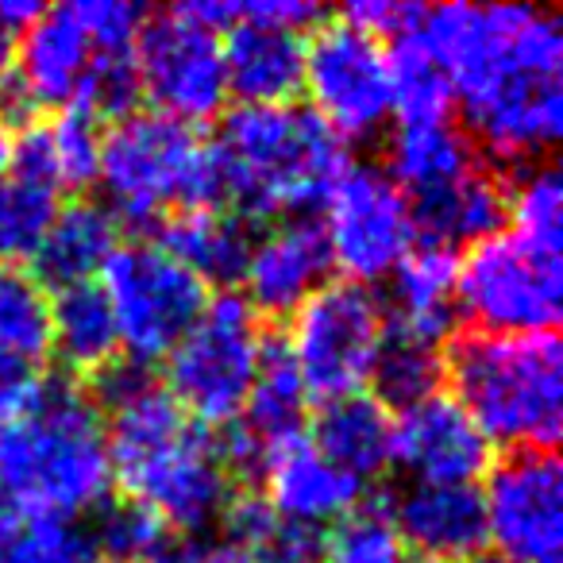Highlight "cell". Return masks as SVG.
<instances>
[{
	"label": "cell",
	"mask_w": 563,
	"mask_h": 563,
	"mask_svg": "<svg viewBox=\"0 0 563 563\" xmlns=\"http://www.w3.org/2000/svg\"><path fill=\"white\" fill-rule=\"evenodd\" d=\"M421 35L437 51L475 147L494 163H548L563 135V20L532 4H440Z\"/></svg>",
	"instance_id": "1"
},
{
	"label": "cell",
	"mask_w": 563,
	"mask_h": 563,
	"mask_svg": "<svg viewBox=\"0 0 563 563\" xmlns=\"http://www.w3.org/2000/svg\"><path fill=\"white\" fill-rule=\"evenodd\" d=\"M212 155V205L240 220L306 217L329 201L340 174L352 166L344 143L313 109L274 104L235 109L220 124Z\"/></svg>",
	"instance_id": "2"
},
{
	"label": "cell",
	"mask_w": 563,
	"mask_h": 563,
	"mask_svg": "<svg viewBox=\"0 0 563 563\" xmlns=\"http://www.w3.org/2000/svg\"><path fill=\"white\" fill-rule=\"evenodd\" d=\"M109 486L101 409L70 375L43 378L32 413L0 429V509L27 521H74L97 514Z\"/></svg>",
	"instance_id": "3"
},
{
	"label": "cell",
	"mask_w": 563,
	"mask_h": 563,
	"mask_svg": "<svg viewBox=\"0 0 563 563\" xmlns=\"http://www.w3.org/2000/svg\"><path fill=\"white\" fill-rule=\"evenodd\" d=\"M444 378L490 448L555 452L563 424V355L555 332H460L444 347Z\"/></svg>",
	"instance_id": "4"
},
{
	"label": "cell",
	"mask_w": 563,
	"mask_h": 563,
	"mask_svg": "<svg viewBox=\"0 0 563 563\" xmlns=\"http://www.w3.org/2000/svg\"><path fill=\"white\" fill-rule=\"evenodd\" d=\"M97 181L109 197L112 220L135 228L163 224L178 209L212 205L209 143L197 128L163 112H132L104 132Z\"/></svg>",
	"instance_id": "5"
},
{
	"label": "cell",
	"mask_w": 563,
	"mask_h": 563,
	"mask_svg": "<svg viewBox=\"0 0 563 563\" xmlns=\"http://www.w3.org/2000/svg\"><path fill=\"white\" fill-rule=\"evenodd\" d=\"M563 247L498 232L455 266V317L486 336L555 332L563 294Z\"/></svg>",
	"instance_id": "6"
},
{
	"label": "cell",
	"mask_w": 563,
	"mask_h": 563,
	"mask_svg": "<svg viewBox=\"0 0 563 563\" xmlns=\"http://www.w3.org/2000/svg\"><path fill=\"white\" fill-rule=\"evenodd\" d=\"M266 332L258 313L235 294L209 298L205 313L166 355V394L205 429L240 421L258 378Z\"/></svg>",
	"instance_id": "7"
},
{
	"label": "cell",
	"mask_w": 563,
	"mask_h": 563,
	"mask_svg": "<svg viewBox=\"0 0 563 563\" xmlns=\"http://www.w3.org/2000/svg\"><path fill=\"white\" fill-rule=\"evenodd\" d=\"M117 317L120 352L151 367L166 360L209 306V286L158 243H120L97 282Z\"/></svg>",
	"instance_id": "8"
},
{
	"label": "cell",
	"mask_w": 563,
	"mask_h": 563,
	"mask_svg": "<svg viewBox=\"0 0 563 563\" xmlns=\"http://www.w3.org/2000/svg\"><path fill=\"white\" fill-rule=\"evenodd\" d=\"M309 398L360 394L386 344V306L355 282H329L294 313L282 340Z\"/></svg>",
	"instance_id": "9"
},
{
	"label": "cell",
	"mask_w": 563,
	"mask_h": 563,
	"mask_svg": "<svg viewBox=\"0 0 563 563\" xmlns=\"http://www.w3.org/2000/svg\"><path fill=\"white\" fill-rule=\"evenodd\" d=\"M301 89L313 112L340 143H367L386 128L390 112V66L378 40L363 35L347 20L317 24L306 43Z\"/></svg>",
	"instance_id": "10"
},
{
	"label": "cell",
	"mask_w": 563,
	"mask_h": 563,
	"mask_svg": "<svg viewBox=\"0 0 563 563\" xmlns=\"http://www.w3.org/2000/svg\"><path fill=\"white\" fill-rule=\"evenodd\" d=\"M324 240L332 251V266L347 274L344 282L390 278L394 266L417 247V224L409 197L386 178L378 166L352 163L324 201Z\"/></svg>",
	"instance_id": "11"
},
{
	"label": "cell",
	"mask_w": 563,
	"mask_h": 563,
	"mask_svg": "<svg viewBox=\"0 0 563 563\" xmlns=\"http://www.w3.org/2000/svg\"><path fill=\"white\" fill-rule=\"evenodd\" d=\"M135 74H140V97L155 101L163 117L194 128L224 112V43L181 9L151 16L143 24L135 43Z\"/></svg>",
	"instance_id": "12"
},
{
	"label": "cell",
	"mask_w": 563,
	"mask_h": 563,
	"mask_svg": "<svg viewBox=\"0 0 563 563\" xmlns=\"http://www.w3.org/2000/svg\"><path fill=\"white\" fill-rule=\"evenodd\" d=\"M486 537L506 563H560L563 475L555 452H506L483 490Z\"/></svg>",
	"instance_id": "13"
},
{
	"label": "cell",
	"mask_w": 563,
	"mask_h": 563,
	"mask_svg": "<svg viewBox=\"0 0 563 563\" xmlns=\"http://www.w3.org/2000/svg\"><path fill=\"white\" fill-rule=\"evenodd\" d=\"M128 498L143 501L151 514L163 517L170 532H201L220 521L235 494V478L220 455L217 432L189 424L178 440L117 475Z\"/></svg>",
	"instance_id": "14"
},
{
	"label": "cell",
	"mask_w": 563,
	"mask_h": 563,
	"mask_svg": "<svg viewBox=\"0 0 563 563\" xmlns=\"http://www.w3.org/2000/svg\"><path fill=\"white\" fill-rule=\"evenodd\" d=\"M394 463L406 467L413 483L475 486V478L490 471L494 452L452 394H432L394 417Z\"/></svg>",
	"instance_id": "15"
},
{
	"label": "cell",
	"mask_w": 563,
	"mask_h": 563,
	"mask_svg": "<svg viewBox=\"0 0 563 563\" xmlns=\"http://www.w3.org/2000/svg\"><path fill=\"white\" fill-rule=\"evenodd\" d=\"M329 274L332 251L321 220L286 217L251 243L243 301L258 317H294L321 286H329Z\"/></svg>",
	"instance_id": "16"
},
{
	"label": "cell",
	"mask_w": 563,
	"mask_h": 563,
	"mask_svg": "<svg viewBox=\"0 0 563 563\" xmlns=\"http://www.w3.org/2000/svg\"><path fill=\"white\" fill-rule=\"evenodd\" d=\"M390 525L417 560L467 563L486 548V506L478 486L409 483L390 501Z\"/></svg>",
	"instance_id": "17"
},
{
	"label": "cell",
	"mask_w": 563,
	"mask_h": 563,
	"mask_svg": "<svg viewBox=\"0 0 563 563\" xmlns=\"http://www.w3.org/2000/svg\"><path fill=\"white\" fill-rule=\"evenodd\" d=\"M263 478L271 509L290 525L321 529L329 521H344L363 506V483L347 471L332 467L309 437L286 440L271 448L263 460Z\"/></svg>",
	"instance_id": "18"
},
{
	"label": "cell",
	"mask_w": 563,
	"mask_h": 563,
	"mask_svg": "<svg viewBox=\"0 0 563 563\" xmlns=\"http://www.w3.org/2000/svg\"><path fill=\"white\" fill-rule=\"evenodd\" d=\"M97 51L81 27L74 4L47 9L24 35L16 51V78L20 93L27 97L35 112L40 109H70L93 66Z\"/></svg>",
	"instance_id": "19"
},
{
	"label": "cell",
	"mask_w": 563,
	"mask_h": 563,
	"mask_svg": "<svg viewBox=\"0 0 563 563\" xmlns=\"http://www.w3.org/2000/svg\"><path fill=\"white\" fill-rule=\"evenodd\" d=\"M224 43L228 97H240L243 109L294 104L306 78V40L298 32L271 24H232Z\"/></svg>",
	"instance_id": "20"
},
{
	"label": "cell",
	"mask_w": 563,
	"mask_h": 563,
	"mask_svg": "<svg viewBox=\"0 0 563 563\" xmlns=\"http://www.w3.org/2000/svg\"><path fill=\"white\" fill-rule=\"evenodd\" d=\"M413 224L432 247H475L490 235L506 232L509 220V178L501 166L478 163L452 186L429 197H417Z\"/></svg>",
	"instance_id": "21"
},
{
	"label": "cell",
	"mask_w": 563,
	"mask_h": 563,
	"mask_svg": "<svg viewBox=\"0 0 563 563\" xmlns=\"http://www.w3.org/2000/svg\"><path fill=\"white\" fill-rule=\"evenodd\" d=\"M455 251L421 243L390 274L386 329L444 347L455 329Z\"/></svg>",
	"instance_id": "22"
},
{
	"label": "cell",
	"mask_w": 563,
	"mask_h": 563,
	"mask_svg": "<svg viewBox=\"0 0 563 563\" xmlns=\"http://www.w3.org/2000/svg\"><path fill=\"white\" fill-rule=\"evenodd\" d=\"M309 444L352 478L383 475L394 463V413L375 394H347V398L321 401L309 429Z\"/></svg>",
	"instance_id": "23"
},
{
	"label": "cell",
	"mask_w": 563,
	"mask_h": 563,
	"mask_svg": "<svg viewBox=\"0 0 563 563\" xmlns=\"http://www.w3.org/2000/svg\"><path fill=\"white\" fill-rule=\"evenodd\" d=\"M251 232L247 220H240L228 209H178L158 224V247L170 258H178L186 271H194L197 278L209 286H235L243 282L251 258Z\"/></svg>",
	"instance_id": "24"
},
{
	"label": "cell",
	"mask_w": 563,
	"mask_h": 563,
	"mask_svg": "<svg viewBox=\"0 0 563 563\" xmlns=\"http://www.w3.org/2000/svg\"><path fill=\"white\" fill-rule=\"evenodd\" d=\"M120 247L117 240V220L104 205L97 201H70L58 205L55 220H51L47 235L35 247V278L47 290H66V286H81L93 282L104 271L109 255Z\"/></svg>",
	"instance_id": "25"
},
{
	"label": "cell",
	"mask_w": 563,
	"mask_h": 563,
	"mask_svg": "<svg viewBox=\"0 0 563 563\" xmlns=\"http://www.w3.org/2000/svg\"><path fill=\"white\" fill-rule=\"evenodd\" d=\"M478 163H486V158L478 155L475 140L452 120L398 124V132L386 143V178L413 201L452 186L455 178L475 170Z\"/></svg>",
	"instance_id": "26"
},
{
	"label": "cell",
	"mask_w": 563,
	"mask_h": 563,
	"mask_svg": "<svg viewBox=\"0 0 563 563\" xmlns=\"http://www.w3.org/2000/svg\"><path fill=\"white\" fill-rule=\"evenodd\" d=\"M51 352L70 371V378H93L120 360L117 317L97 282L51 294Z\"/></svg>",
	"instance_id": "27"
},
{
	"label": "cell",
	"mask_w": 563,
	"mask_h": 563,
	"mask_svg": "<svg viewBox=\"0 0 563 563\" xmlns=\"http://www.w3.org/2000/svg\"><path fill=\"white\" fill-rule=\"evenodd\" d=\"M306 413H309V394L301 386V375L294 367L286 344L266 336L263 367L251 386L247 401H243L240 424L263 444V452L286 444V440L306 437Z\"/></svg>",
	"instance_id": "28"
},
{
	"label": "cell",
	"mask_w": 563,
	"mask_h": 563,
	"mask_svg": "<svg viewBox=\"0 0 563 563\" xmlns=\"http://www.w3.org/2000/svg\"><path fill=\"white\" fill-rule=\"evenodd\" d=\"M386 66H390V112L398 117V124H440L452 117V81L421 27L394 40Z\"/></svg>",
	"instance_id": "29"
},
{
	"label": "cell",
	"mask_w": 563,
	"mask_h": 563,
	"mask_svg": "<svg viewBox=\"0 0 563 563\" xmlns=\"http://www.w3.org/2000/svg\"><path fill=\"white\" fill-rule=\"evenodd\" d=\"M0 352L35 367L51 355V290L24 266H0Z\"/></svg>",
	"instance_id": "30"
},
{
	"label": "cell",
	"mask_w": 563,
	"mask_h": 563,
	"mask_svg": "<svg viewBox=\"0 0 563 563\" xmlns=\"http://www.w3.org/2000/svg\"><path fill=\"white\" fill-rule=\"evenodd\" d=\"M371 383H375V398L386 409H401L440 394L444 383V347L421 344V340L398 336V332L386 329V344L378 352V363L371 371Z\"/></svg>",
	"instance_id": "31"
},
{
	"label": "cell",
	"mask_w": 563,
	"mask_h": 563,
	"mask_svg": "<svg viewBox=\"0 0 563 563\" xmlns=\"http://www.w3.org/2000/svg\"><path fill=\"white\" fill-rule=\"evenodd\" d=\"M89 540H93L97 555L109 563H155L170 548L174 532L143 501L124 498L97 509Z\"/></svg>",
	"instance_id": "32"
},
{
	"label": "cell",
	"mask_w": 563,
	"mask_h": 563,
	"mask_svg": "<svg viewBox=\"0 0 563 563\" xmlns=\"http://www.w3.org/2000/svg\"><path fill=\"white\" fill-rule=\"evenodd\" d=\"M58 212V194L24 174L0 178V258H32Z\"/></svg>",
	"instance_id": "33"
},
{
	"label": "cell",
	"mask_w": 563,
	"mask_h": 563,
	"mask_svg": "<svg viewBox=\"0 0 563 563\" xmlns=\"http://www.w3.org/2000/svg\"><path fill=\"white\" fill-rule=\"evenodd\" d=\"M47 140L51 174H55L58 194H81L97 181V163H101V140L104 128L81 109H63L55 120L43 124Z\"/></svg>",
	"instance_id": "34"
},
{
	"label": "cell",
	"mask_w": 563,
	"mask_h": 563,
	"mask_svg": "<svg viewBox=\"0 0 563 563\" xmlns=\"http://www.w3.org/2000/svg\"><path fill=\"white\" fill-rule=\"evenodd\" d=\"M509 220L525 240L563 247V181L552 163L525 166L521 178L509 181Z\"/></svg>",
	"instance_id": "35"
},
{
	"label": "cell",
	"mask_w": 563,
	"mask_h": 563,
	"mask_svg": "<svg viewBox=\"0 0 563 563\" xmlns=\"http://www.w3.org/2000/svg\"><path fill=\"white\" fill-rule=\"evenodd\" d=\"M0 563H101V555L81 525L16 517L0 548Z\"/></svg>",
	"instance_id": "36"
},
{
	"label": "cell",
	"mask_w": 563,
	"mask_h": 563,
	"mask_svg": "<svg viewBox=\"0 0 563 563\" xmlns=\"http://www.w3.org/2000/svg\"><path fill=\"white\" fill-rule=\"evenodd\" d=\"M324 563H406V544L383 506H360L324 537Z\"/></svg>",
	"instance_id": "37"
},
{
	"label": "cell",
	"mask_w": 563,
	"mask_h": 563,
	"mask_svg": "<svg viewBox=\"0 0 563 563\" xmlns=\"http://www.w3.org/2000/svg\"><path fill=\"white\" fill-rule=\"evenodd\" d=\"M74 12H78L97 55H135V43H140V32L147 24V12L140 4H124V0H81V4H74Z\"/></svg>",
	"instance_id": "38"
},
{
	"label": "cell",
	"mask_w": 563,
	"mask_h": 563,
	"mask_svg": "<svg viewBox=\"0 0 563 563\" xmlns=\"http://www.w3.org/2000/svg\"><path fill=\"white\" fill-rule=\"evenodd\" d=\"M43 394V375L35 363L0 352V429L24 421Z\"/></svg>",
	"instance_id": "39"
},
{
	"label": "cell",
	"mask_w": 563,
	"mask_h": 563,
	"mask_svg": "<svg viewBox=\"0 0 563 563\" xmlns=\"http://www.w3.org/2000/svg\"><path fill=\"white\" fill-rule=\"evenodd\" d=\"M352 27H360L363 35H371V40L383 43V35H394V40H401V35L417 32L424 20V9L421 4H401V0H363V4H352V9H344V16Z\"/></svg>",
	"instance_id": "40"
},
{
	"label": "cell",
	"mask_w": 563,
	"mask_h": 563,
	"mask_svg": "<svg viewBox=\"0 0 563 563\" xmlns=\"http://www.w3.org/2000/svg\"><path fill=\"white\" fill-rule=\"evenodd\" d=\"M255 563H324V532L309 525L278 521L255 548Z\"/></svg>",
	"instance_id": "41"
},
{
	"label": "cell",
	"mask_w": 563,
	"mask_h": 563,
	"mask_svg": "<svg viewBox=\"0 0 563 563\" xmlns=\"http://www.w3.org/2000/svg\"><path fill=\"white\" fill-rule=\"evenodd\" d=\"M155 563H255V555L235 544H197V540H170Z\"/></svg>",
	"instance_id": "42"
},
{
	"label": "cell",
	"mask_w": 563,
	"mask_h": 563,
	"mask_svg": "<svg viewBox=\"0 0 563 563\" xmlns=\"http://www.w3.org/2000/svg\"><path fill=\"white\" fill-rule=\"evenodd\" d=\"M43 12L47 9H43L40 0H0V32L9 35V40H16V35H24Z\"/></svg>",
	"instance_id": "43"
},
{
	"label": "cell",
	"mask_w": 563,
	"mask_h": 563,
	"mask_svg": "<svg viewBox=\"0 0 563 563\" xmlns=\"http://www.w3.org/2000/svg\"><path fill=\"white\" fill-rule=\"evenodd\" d=\"M12 70H16V47H12V40L4 32H0V89L9 86Z\"/></svg>",
	"instance_id": "44"
},
{
	"label": "cell",
	"mask_w": 563,
	"mask_h": 563,
	"mask_svg": "<svg viewBox=\"0 0 563 563\" xmlns=\"http://www.w3.org/2000/svg\"><path fill=\"white\" fill-rule=\"evenodd\" d=\"M9 166H12V128L0 124V178L9 174Z\"/></svg>",
	"instance_id": "45"
},
{
	"label": "cell",
	"mask_w": 563,
	"mask_h": 563,
	"mask_svg": "<svg viewBox=\"0 0 563 563\" xmlns=\"http://www.w3.org/2000/svg\"><path fill=\"white\" fill-rule=\"evenodd\" d=\"M467 563H506V560H501L498 552H478L475 560H467Z\"/></svg>",
	"instance_id": "46"
},
{
	"label": "cell",
	"mask_w": 563,
	"mask_h": 563,
	"mask_svg": "<svg viewBox=\"0 0 563 563\" xmlns=\"http://www.w3.org/2000/svg\"><path fill=\"white\" fill-rule=\"evenodd\" d=\"M406 563H432V560H406Z\"/></svg>",
	"instance_id": "47"
}]
</instances>
